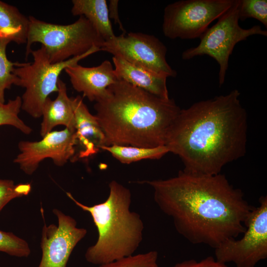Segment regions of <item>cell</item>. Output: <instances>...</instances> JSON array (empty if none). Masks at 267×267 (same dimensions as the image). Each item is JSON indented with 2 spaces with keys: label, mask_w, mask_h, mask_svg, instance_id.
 I'll use <instances>...</instances> for the list:
<instances>
[{
  "label": "cell",
  "mask_w": 267,
  "mask_h": 267,
  "mask_svg": "<svg viewBox=\"0 0 267 267\" xmlns=\"http://www.w3.org/2000/svg\"><path fill=\"white\" fill-rule=\"evenodd\" d=\"M56 97L52 100L49 97L45 100L42 109V122L40 134L44 136L58 126H64L75 131V120L71 97L67 94L66 84L59 79Z\"/></svg>",
  "instance_id": "2e32d148"
},
{
  "label": "cell",
  "mask_w": 267,
  "mask_h": 267,
  "mask_svg": "<svg viewBox=\"0 0 267 267\" xmlns=\"http://www.w3.org/2000/svg\"><path fill=\"white\" fill-rule=\"evenodd\" d=\"M31 190L30 183L15 184L12 180L0 179V212L11 200L28 195Z\"/></svg>",
  "instance_id": "d4e9b609"
},
{
  "label": "cell",
  "mask_w": 267,
  "mask_h": 267,
  "mask_svg": "<svg viewBox=\"0 0 267 267\" xmlns=\"http://www.w3.org/2000/svg\"><path fill=\"white\" fill-rule=\"evenodd\" d=\"M100 51L168 77L177 75L176 71L167 61L166 46L152 35L139 32L122 33L105 41Z\"/></svg>",
  "instance_id": "30bf717a"
},
{
  "label": "cell",
  "mask_w": 267,
  "mask_h": 267,
  "mask_svg": "<svg viewBox=\"0 0 267 267\" xmlns=\"http://www.w3.org/2000/svg\"><path fill=\"white\" fill-rule=\"evenodd\" d=\"M73 88L82 92L90 101L96 102L106 93L107 88L119 80L111 62L105 60L100 65L91 67L78 64L64 70Z\"/></svg>",
  "instance_id": "4fadbf2b"
},
{
  "label": "cell",
  "mask_w": 267,
  "mask_h": 267,
  "mask_svg": "<svg viewBox=\"0 0 267 267\" xmlns=\"http://www.w3.org/2000/svg\"><path fill=\"white\" fill-rule=\"evenodd\" d=\"M30 21L15 6L0 0V42L26 44Z\"/></svg>",
  "instance_id": "e0dca14e"
},
{
  "label": "cell",
  "mask_w": 267,
  "mask_h": 267,
  "mask_svg": "<svg viewBox=\"0 0 267 267\" xmlns=\"http://www.w3.org/2000/svg\"><path fill=\"white\" fill-rule=\"evenodd\" d=\"M99 47L93 46L82 55L65 61L52 63L44 48L32 50L33 62L20 63L14 67L13 73L19 79L18 86L25 89L21 97V109L34 118L42 116L44 104L49 95L58 90L59 76L65 69L96 52Z\"/></svg>",
  "instance_id": "8992f818"
},
{
  "label": "cell",
  "mask_w": 267,
  "mask_h": 267,
  "mask_svg": "<svg viewBox=\"0 0 267 267\" xmlns=\"http://www.w3.org/2000/svg\"><path fill=\"white\" fill-rule=\"evenodd\" d=\"M171 267H228L226 264L221 263L212 256L200 261L186 260L178 263Z\"/></svg>",
  "instance_id": "484cf974"
},
{
  "label": "cell",
  "mask_w": 267,
  "mask_h": 267,
  "mask_svg": "<svg viewBox=\"0 0 267 267\" xmlns=\"http://www.w3.org/2000/svg\"><path fill=\"white\" fill-rule=\"evenodd\" d=\"M72 14L85 16L105 41L115 37L105 0H73Z\"/></svg>",
  "instance_id": "ac0fdd59"
},
{
  "label": "cell",
  "mask_w": 267,
  "mask_h": 267,
  "mask_svg": "<svg viewBox=\"0 0 267 267\" xmlns=\"http://www.w3.org/2000/svg\"><path fill=\"white\" fill-rule=\"evenodd\" d=\"M158 253L156 251L134 254L98 267H159L158 264Z\"/></svg>",
  "instance_id": "7402d4cb"
},
{
  "label": "cell",
  "mask_w": 267,
  "mask_h": 267,
  "mask_svg": "<svg viewBox=\"0 0 267 267\" xmlns=\"http://www.w3.org/2000/svg\"><path fill=\"white\" fill-rule=\"evenodd\" d=\"M233 0H181L164 8L162 31L170 39L200 38L231 6Z\"/></svg>",
  "instance_id": "ba28073f"
},
{
  "label": "cell",
  "mask_w": 267,
  "mask_h": 267,
  "mask_svg": "<svg viewBox=\"0 0 267 267\" xmlns=\"http://www.w3.org/2000/svg\"><path fill=\"white\" fill-rule=\"evenodd\" d=\"M240 0H233L230 8L221 15L218 21L204 33L196 46L185 49L181 54L183 60L197 56L208 55L219 65V85L224 83L228 67L229 57L235 45L251 36H267V31L260 25L244 29L239 24V7Z\"/></svg>",
  "instance_id": "52a82bcc"
},
{
  "label": "cell",
  "mask_w": 267,
  "mask_h": 267,
  "mask_svg": "<svg viewBox=\"0 0 267 267\" xmlns=\"http://www.w3.org/2000/svg\"><path fill=\"white\" fill-rule=\"evenodd\" d=\"M77 140L75 131L65 128L47 133L39 141H21L18 143L19 153L13 162L26 174L31 175L45 159H51L59 167L73 160L76 155Z\"/></svg>",
  "instance_id": "8fae6325"
},
{
  "label": "cell",
  "mask_w": 267,
  "mask_h": 267,
  "mask_svg": "<svg viewBox=\"0 0 267 267\" xmlns=\"http://www.w3.org/2000/svg\"></svg>",
  "instance_id": "83f0119b"
},
{
  "label": "cell",
  "mask_w": 267,
  "mask_h": 267,
  "mask_svg": "<svg viewBox=\"0 0 267 267\" xmlns=\"http://www.w3.org/2000/svg\"><path fill=\"white\" fill-rule=\"evenodd\" d=\"M75 120V134L80 150L73 160L97 154L105 145V137L95 115L89 111L80 95L71 97Z\"/></svg>",
  "instance_id": "5bb4252c"
},
{
  "label": "cell",
  "mask_w": 267,
  "mask_h": 267,
  "mask_svg": "<svg viewBox=\"0 0 267 267\" xmlns=\"http://www.w3.org/2000/svg\"><path fill=\"white\" fill-rule=\"evenodd\" d=\"M118 3L119 1L117 0H110L109 4L108 5V12L110 19H113L114 20L115 23L119 25V28L123 33H126V31L125 30L122 22L120 19V17L118 12Z\"/></svg>",
  "instance_id": "4316f807"
},
{
  "label": "cell",
  "mask_w": 267,
  "mask_h": 267,
  "mask_svg": "<svg viewBox=\"0 0 267 267\" xmlns=\"http://www.w3.org/2000/svg\"><path fill=\"white\" fill-rule=\"evenodd\" d=\"M94 108L105 146L145 148L165 146L181 109L173 99L159 97L120 79L107 88Z\"/></svg>",
  "instance_id": "3957f363"
},
{
  "label": "cell",
  "mask_w": 267,
  "mask_h": 267,
  "mask_svg": "<svg viewBox=\"0 0 267 267\" xmlns=\"http://www.w3.org/2000/svg\"><path fill=\"white\" fill-rule=\"evenodd\" d=\"M30 25L26 47V58L31 54V46L36 43L42 44L52 63L65 61L79 56L93 46L100 48L105 41L84 16L75 22L59 25L29 17Z\"/></svg>",
  "instance_id": "5b68a950"
},
{
  "label": "cell",
  "mask_w": 267,
  "mask_h": 267,
  "mask_svg": "<svg viewBox=\"0 0 267 267\" xmlns=\"http://www.w3.org/2000/svg\"><path fill=\"white\" fill-rule=\"evenodd\" d=\"M245 223L246 230L238 240L228 239L215 249L217 261L236 267H255L267 258V197L262 196Z\"/></svg>",
  "instance_id": "9c48e42d"
},
{
  "label": "cell",
  "mask_w": 267,
  "mask_h": 267,
  "mask_svg": "<svg viewBox=\"0 0 267 267\" xmlns=\"http://www.w3.org/2000/svg\"><path fill=\"white\" fill-rule=\"evenodd\" d=\"M101 150L106 151L123 164H129L143 159H159L169 150L165 146L145 148L133 146H103Z\"/></svg>",
  "instance_id": "d6986e66"
},
{
  "label": "cell",
  "mask_w": 267,
  "mask_h": 267,
  "mask_svg": "<svg viewBox=\"0 0 267 267\" xmlns=\"http://www.w3.org/2000/svg\"><path fill=\"white\" fill-rule=\"evenodd\" d=\"M0 252L17 257H28L31 254L26 241L12 232L1 230H0Z\"/></svg>",
  "instance_id": "603a6c76"
},
{
  "label": "cell",
  "mask_w": 267,
  "mask_h": 267,
  "mask_svg": "<svg viewBox=\"0 0 267 267\" xmlns=\"http://www.w3.org/2000/svg\"><path fill=\"white\" fill-rule=\"evenodd\" d=\"M8 44L0 42V103H5L4 93L6 89H10L13 85L18 86L19 79L13 74L15 67L20 63L12 62L6 55V47Z\"/></svg>",
  "instance_id": "44dd1931"
},
{
  "label": "cell",
  "mask_w": 267,
  "mask_h": 267,
  "mask_svg": "<svg viewBox=\"0 0 267 267\" xmlns=\"http://www.w3.org/2000/svg\"><path fill=\"white\" fill-rule=\"evenodd\" d=\"M239 20L254 18L267 27V0H240L239 7Z\"/></svg>",
  "instance_id": "cb8c5ba5"
},
{
  "label": "cell",
  "mask_w": 267,
  "mask_h": 267,
  "mask_svg": "<svg viewBox=\"0 0 267 267\" xmlns=\"http://www.w3.org/2000/svg\"><path fill=\"white\" fill-rule=\"evenodd\" d=\"M240 96L235 89L180 109L165 146L181 159L183 171L218 175L225 165L245 155L247 114Z\"/></svg>",
  "instance_id": "7a4b0ae2"
},
{
  "label": "cell",
  "mask_w": 267,
  "mask_h": 267,
  "mask_svg": "<svg viewBox=\"0 0 267 267\" xmlns=\"http://www.w3.org/2000/svg\"><path fill=\"white\" fill-rule=\"evenodd\" d=\"M58 225L44 223L42 231V258L38 267H66L70 256L86 235V228L78 227L76 220L57 209L52 210Z\"/></svg>",
  "instance_id": "7c38bea8"
},
{
  "label": "cell",
  "mask_w": 267,
  "mask_h": 267,
  "mask_svg": "<svg viewBox=\"0 0 267 267\" xmlns=\"http://www.w3.org/2000/svg\"><path fill=\"white\" fill-rule=\"evenodd\" d=\"M153 190L159 209L170 217L178 232L194 244L214 249L245 232L254 207L242 191L221 174L180 171L166 179L144 181Z\"/></svg>",
  "instance_id": "6da1fadb"
},
{
  "label": "cell",
  "mask_w": 267,
  "mask_h": 267,
  "mask_svg": "<svg viewBox=\"0 0 267 267\" xmlns=\"http://www.w3.org/2000/svg\"><path fill=\"white\" fill-rule=\"evenodd\" d=\"M22 100L19 96L9 99L6 103H0V126H11L26 134H29L32 129L27 125L19 117L21 109Z\"/></svg>",
  "instance_id": "ffe728a7"
},
{
  "label": "cell",
  "mask_w": 267,
  "mask_h": 267,
  "mask_svg": "<svg viewBox=\"0 0 267 267\" xmlns=\"http://www.w3.org/2000/svg\"><path fill=\"white\" fill-rule=\"evenodd\" d=\"M112 60L119 79L159 97L170 98L167 86V76L132 64L118 56H113Z\"/></svg>",
  "instance_id": "9a60e30c"
},
{
  "label": "cell",
  "mask_w": 267,
  "mask_h": 267,
  "mask_svg": "<svg viewBox=\"0 0 267 267\" xmlns=\"http://www.w3.org/2000/svg\"><path fill=\"white\" fill-rule=\"evenodd\" d=\"M109 192L103 202L87 206L70 192L67 196L91 215L98 238L87 250V262L100 265L134 255L143 240L144 224L140 215L131 210L130 190L116 180L109 184Z\"/></svg>",
  "instance_id": "277c9868"
}]
</instances>
